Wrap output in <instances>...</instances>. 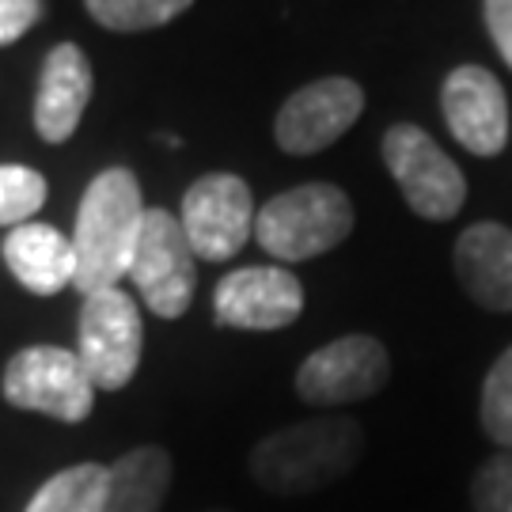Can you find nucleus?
<instances>
[{
    "label": "nucleus",
    "instance_id": "obj_1",
    "mask_svg": "<svg viewBox=\"0 0 512 512\" xmlns=\"http://www.w3.org/2000/svg\"><path fill=\"white\" fill-rule=\"evenodd\" d=\"M145 213L141 183L126 167H107L88 183L73 228V285L80 293L92 296L99 289H118V281L129 274Z\"/></svg>",
    "mask_w": 512,
    "mask_h": 512
},
{
    "label": "nucleus",
    "instance_id": "obj_2",
    "mask_svg": "<svg viewBox=\"0 0 512 512\" xmlns=\"http://www.w3.org/2000/svg\"><path fill=\"white\" fill-rule=\"evenodd\" d=\"M365 452V433L353 418H311L258 440L251 478L266 494H315L346 475Z\"/></svg>",
    "mask_w": 512,
    "mask_h": 512
},
{
    "label": "nucleus",
    "instance_id": "obj_3",
    "mask_svg": "<svg viewBox=\"0 0 512 512\" xmlns=\"http://www.w3.org/2000/svg\"><path fill=\"white\" fill-rule=\"evenodd\" d=\"M353 232V205L330 183H304L277 194L255 213V239L281 262L327 255Z\"/></svg>",
    "mask_w": 512,
    "mask_h": 512
},
{
    "label": "nucleus",
    "instance_id": "obj_4",
    "mask_svg": "<svg viewBox=\"0 0 512 512\" xmlns=\"http://www.w3.org/2000/svg\"><path fill=\"white\" fill-rule=\"evenodd\" d=\"M145 327L137 300L122 289H99L80 304L76 357L84 361L95 391H122L141 368Z\"/></svg>",
    "mask_w": 512,
    "mask_h": 512
},
{
    "label": "nucleus",
    "instance_id": "obj_5",
    "mask_svg": "<svg viewBox=\"0 0 512 512\" xmlns=\"http://www.w3.org/2000/svg\"><path fill=\"white\" fill-rule=\"evenodd\" d=\"M4 399L16 410L46 414V418L80 421L92 414L95 384L84 361L61 346H27L4 368Z\"/></svg>",
    "mask_w": 512,
    "mask_h": 512
},
{
    "label": "nucleus",
    "instance_id": "obj_6",
    "mask_svg": "<svg viewBox=\"0 0 512 512\" xmlns=\"http://www.w3.org/2000/svg\"><path fill=\"white\" fill-rule=\"evenodd\" d=\"M194 258L198 255L190 251V239H186L179 217L167 209H148L137 247H133L129 277L152 315L179 319L190 308L194 285H198Z\"/></svg>",
    "mask_w": 512,
    "mask_h": 512
},
{
    "label": "nucleus",
    "instance_id": "obj_7",
    "mask_svg": "<svg viewBox=\"0 0 512 512\" xmlns=\"http://www.w3.org/2000/svg\"><path fill=\"white\" fill-rule=\"evenodd\" d=\"M384 164L418 217L452 220L467 202V179L456 160L410 122H399L384 133Z\"/></svg>",
    "mask_w": 512,
    "mask_h": 512
},
{
    "label": "nucleus",
    "instance_id": "obj_8",
    "mask_svg": "<svg viewBox=\"0 0 512 512\" xmlns=\"http://www.w3.org/2000/svg\"><path fill=\"white\" fill-rule=\"evenodd\" d=\"M179 224L190 239V251L205 262H224V258L239 255L243 243L255 232L251 186L228 171L205 175L186 190Z\"/></svg>",
    "mask_w": 512,
    "mask_h": 512
},
{
    "label": "nucleus",
    "instance_id": "obj_9",
    "mask_svg": "<svg viewBox=\"0 0 512 512\" xmlns=\"http://www.w3.org/2000/svg\"><path fill=\"white\" fill-rule=\"evenodd\" d=\"M391 376L387 349L368 334H346L315 349L296 372V395L308 406H346L372 399Z\"/></svg>",
    "mask_w": 512,
    "mask_h": 512
},
{
    "label": "nucleus",
    "instance_id": "obj_10",
    "mask_svg": "<svg viewBox=\"0 0 512 512\" xmlns=\"http://www.w3.org/2000/svg\"><path fill=\"white\" fill-rule=\"evenodd\" d=\"M365 110V92L346 76H327L300 88L277 110L274 137L289 156H311L330 148Z\"/></svg>",
    "mask_w": 512,
    "mask_h": 512
},
{
    "label": "nucleus",
    "instance_id": "obj_11",
    "mask_svg": "<svg viewBox=\"0 0 512 512\" xmlns=\"http://www.w3.org/2000/svg\"><path fill=\"white\" fill-rule=\"evenodd\" d=\"M213 311L224 327L281 330L304 311V285L285 266H247L220 277Z\"/></svg>",
    "mask_w": 512,
    "mask_h": 512
},
{
    "label": "nucleus",
    "instance_id": "obj_12",
    "mask_svg": "<svg viewBox=\"0 0 512 512\" xmlns=\"http://www.w3.org/2000/svg\"><path fill=\"white\" fill-rule=\"evenodd\" d=\"M444 122L475 156H497L509 141V99L482 65H459L440 88Z\"/></svg>",
    "mask_w": 512,
    "mask_h": 512
},
{
    "label": "nucleus",
    "instance_id": "obj_13",
    "mask_svg": "<svg viewBox=\"0 0 512 512\" xmlns=\"http://www.w3.org/2000/svg\"><path fill=\"white\" fill-rule=\"evenodd\" d=\"M92 99V65L80 46L61 42L46 54L35 95V129L46 145L69 141Z\"/></svg>",
    "mask_w": 512,
    "mask_h": 512
},
{
    "label": "nucleus",
    "instance_id": "obj_14",
    "mask_svg": "<svg viewBox=\"0 0 512 512\" xmlns=\"http://www.w3.org/2000/svg\"><path fill=\"white\" fill-rule=\"evenodd\" d=\"M459 285L490 311H512V232L505 224H471L456 239Z\"/></svg>",
    "mask_w": 512,
    "mask_h": 512
},
{
    "label": "nucleus",
    "instance_id": "obj_15",
    "mask_svg": "<svg viewBox=\"0 0 512 512\" xmlns=\"http://www.w3.org/2000/svg\"><path fill=\"white\" fill-rule=\"evenodd\" d=\"M4 262L27 293L57 296L76 277L73 239L61 236L54 224H19L4 236Z\"/></svg>",
    "mask_w": 512,
    "mask_h": 512
},
{
    "label": "nucleus",
    "instance_id": "obj_16",
    "mask_svg": "<svg viewBox=\"0 0 512 512\" xmlns=\"http://www.w3.org/2000/svg\"><path fill=\"white\" fill-rule=\"evenodd\" d=\"M171 490V456L156 444L129 448L107 467L103 512H160Z\"/></svg>",
    "mask_w": 512,
    "mask_h": 512
},
{
    "label": "nucleus",
    "instance_id": "obj_17",
    "mask_svg": "<svg viewBox=\"0 0 512 512\" xmlns=\"http://www.w3.org/2000/svg\"><path fill=\"white\" fill-rule=\"evenodd\" d=\"M103 497H107V467L76 463L46 478L23 512H103Z\"/></svg>",
    "mask_w": 512,
    "mask_h": 512
},
{
    "label": "nucleus",
    "instance_id": "obj_18",
    "mask_svg": "<svg viewBox=\"0 0 512 512\" xmlns=\"http://www.w3.org/2000/svg\"><path fill=\"white\" fill-rule=\"evenodd\" d=\"M95 23L110 31H148L183 16L194 0H84Z\"/></svg>",
    "mask_w": 512,
    "mask_h": 512
},
{
    "label": "nucleus",
    "instance_id": "obj_19",
    "mask_svg": "<svg viewBox=\"0 0 512 512\" xmlns=\"http://www.w3.org/2000/svg\"><path fill=\"white\" fill-rule=\"evenodd\" d=\"M46 205V179L23 164H0V228L31 224Z\"/></svg>",
    "mask_w": 512,
    "mask_h": 512
},
{
    "label": "nucleus",
    "instance_id": "obj_20",
    "mask_svg": "<svg viewBox=\"0 0 512 512\" xmlns=\"http://www.w3.org/2000/svg\"><path fill=\"white\" fill-rule=\"evenodd\" d=\"M482 429L497 444L512 448V346L497 357V365L482 384Z\"/></svg>",
    "mask_w": 512,
    "mask_h": 512
},
{
    "label": "nucleus",
    "instance_id": "obj_21",
    "mask_svg": "<svg viewBox=\"0 0 512 512\" xmlns=\"http://www.w3.org/2000/svg\"><path fill=\"white\" fill-rule=\"evenodd\" d=\"M471 497L478 512H512V452H501L490 463H482Z\"/></svg>",
    "mask_w": 512,
    "mask_h": 512
},
{
    "label": "nucleus",
    "instance_id": "obj_22",
    "mask_svg": "<svg viewBox=\"0 0 512 512\" xmlns=\"http://www.w3.org/2000/svg\"><path fill=\"white\" fill-rule=\"evenodd\" d=\"M42 16V0H0V46H12Z\"/></svg>",
    "mask_w": 512,
    "mask_h": 512
},
{
    "label": "nucleus",
    "instance_id": "obj_23",
    "mask_svg": "<svg viewBox=\"0 0 512 512\" xmlns=\"http://www.w3.org/2000/svg\"><path fill=\"white\" fill-rule=\"evenodd\" d=\"M486 27L505 65L512 69V0H486Z\"/></svg>",
    "mask_w": 512,
    "mask_h": 512
},
{
    "label": "nucleus",
    "instance_id": "obj_24",
    "mask_svg": "<svg viewBox=\"0 0 512 512\" xmlns=\"http://www.w3.org/2000/svg\"><path fill=\"white\" fill-rule=\"evenodd\" d=\"M213 512H228V509H213Z\"/></svg>",
    "mask_w": 512,
    "mask_h": 512
}]
</instances>
